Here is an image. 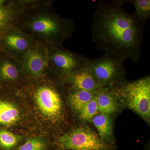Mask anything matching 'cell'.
I'll list each match as a JSON object with an SVG mask.
<instances>
[{
    "label": "cell",
    "instance_id": "cell-1",
    "mask_svg": "<svg viewBox=\"0 0 150 150\" xmlns=\"http://www.w3.org/2000/svg\"><path fill=\"white\" fill-rule=\"evenodd\" d=\"M126 1H100L93 14V42L98 48L139 62L143 54L144 25L123 8Z\"/></svg>",
    "mask_w": 150,
    "mask_h": 150
},
{
    "label": "cell",
    "instance_id": "cell-2",
    "mask_svg": "<svg viewBox=\"0 0 150 150\" xmlns=\"http://www.w3.org/2000/svg\"><path fill=\"white\" fill-rule=\"evenodd\" d=\"M26 27L33 34L55 45L62 44L72 35L75 28L72 20L44 13L32 17L27 21Z\"/></svg>",
    "mask_w": 150,
    "mask_h": 150
},
{
    "label": "cell",
    "instance_id": "cell-3",
    "mask_svg": "<svg viewBox=\"0 0 150 150\" xmlns=\"http://www.w3.org/2000/svg\"><path fill=\"white\" fill-rule=\"evenodd\" d=\"M116 95L126 102L127 106L144 118L150 116V78H142L125 82L114 88Z\"/></svg>",
    "mask_w": 150,
    "mask_h": 150
},
{
    "label": "cell",
    "instance_id": "cell-4",
    "mask_svg": "<svg viewBox=\"0 0 150 150\" xmlns=\"http://www.w3.org/2000/svg\"><path fill=\"white\" fill-rule=\"evenodd\" d=\"M125 59L109 53L95 59L89 60L88 69L103 87L122 77L125 71Z\"/></svg>",
    "mask_w": 150,
    "mask_h": 150
},
{
    "label": "cell",
    "instance_id": "cell-5",
    "mask_svg": "<svg viewBox=\"0 0 150 150\" xmlns=\"http://www.w3.org/2000/svg\"><path fill=\"white\" fill-rule=\"evenodd\" d=\"M60 146L70 150H107L108 145L90 129L78 128L65 134L59 140Z\"/></svg>",
    "mask_w": 150,
    "mask_h": 150
},
{
    "label": "cell",
    "instance_id": "cell-6",
    "mask_svg": "<svg viewBox=\"0 0 150 150\" xmlns=\"http://www.w3.org/2000/svg\"><path fill=\"white\" fill-rule=\"evenodd\" d=\"M48 59L56 71L64 75L71 74L86 67L89 58L57 46L48 54Z\"/></svg>",
    "mask_w": 150,
    "mask_h": 150
},
{
    "label": "cell",
    "instance_id": "cell-7",
    "mask_svg": "<svg viewBox=\"0 0 150 150\" xmlns=\"http://www.w3.org/2000/svg\"><path fill=\"white\" fill-rule=\"evenodd\" d=\"M35 103L43 115L50 119H56L61 115L62 100L58 92L50 87L38 88L35 95Z\"/></svg>",
    "mask_w": 150,
    "mask_h": 150
},
{
    "label": "cell",
    "instance_id": "cell-8",
    "mask_svg": "<svg viewBox=\"0 0 150 150\" xmlns=\"http://www.w3.org/2000/svg\"><path fill=\"white\" fill-rule=\"evenodd\" d=\"M1 45L11 56L21 57L22 59L33 43L27 34L19 30L12 29L3 34L1 37Z\"/></svg>",
    "mask_w": 150,
    "mask_h": 150
},
{
    "label": "cell",
    "instance_id": "cell-9",
    "mask_svg": "<svg viewBox=\"0 0 150 150\" xmlns=\"http://www.w3.org/2000/svg\"><path fill=\"white\" fill-rule=\"evenodd\" d=\"M22 60V66L26 73L32 77L38 78L47 66L48 52L41 43L33 44Z\"/></svg>",
    "mask_w": 150,
    "mask_h": 150
},
{
    "label": "cell",
    "instance_id": "cell-10",
    "mask_svg": "<svg viewBox=\"0 0 150 150\" xmlns=\"http://www.w3.org/2000/svg\"><path fill=\"white\" fill-rule=\"evenodd\" d=\"M69 79L75 88L95 91L100 88L98 81L87 67L77 70L69 75Z\"/></svg>",
    "mask_w": 150,
    "mask_h": 150
},
{
    "label": "cell",
    "instance_id": "cell-11",
    "mask_svg": "<svg viewBox=\"0 0 150 150\" xmlns=\"http://www.w3.org/2000/svg\"><path fill=\"white\" fill-rule=\"evenodd\" d=\"M11 57L0 54V83L13 82L19 75L18 64Z\"/></svg>",
    "mask_w": 150,
    "mask_h": 150
},
{
    "label": "cell",
    "instance_id": "cell-12",
    "mask_svg": "<svg viewBox=\"0 0 150 150\" xmlns=\"http://www.w3.org/2000/svg\"><path fill=\"white\" fill-rule=\"evenodd\" d=\"M110 91L109 88H100L96 91V97L98 106L99 112L109 115L114 112L118 109L117 103L115 99L114 88Z\"/></svg>",
    "mask_w": 150,
    "mask_h": 150
},
{
    "label": "cell",
    "instance_id": "cell-13",
    "mask_svg": "<svg viewBox=\"0 0 150 150\" xmlns=\"http://www.w3.org/2000/svg\"><path fill=\"white\" fill-rule=\"evenodd\" d=\"M75 88V90L70 94L69 100L72 107L79 112L95 96L97 91H87Z\"/></svg>",
    "mask_w": 150,
    "mask_h": 150
},
{
    "label": "cell",
    "instance_id": "cell-14",
    "mask_svg": "<svg viewBox=\"0 0 150 150\" xmlns=\"http://www.w3.org/2000/svg\"><path fill=\"white\" fill-rule=\"evenodd\" d=\"M92 122L100 138L108 139L112 135V121L109 115L100 113L92 118Z\"/></svg>",
    "mask_w": 150,
    "mask_h": 150
},
{
    "label": "cell",
    "instance_id": "cell-15",
    "mask_svg": "<svg viewBox=\"0 0 150 150\" xmlns=\"http://www.w3.org/2000/svg\"><path fill=\"white\" fill-rule=\"evenodd\" d=\"M129 2L135 9L133 15L141 23L145 25L150 18V0H132Z\"/></svg>",
    "mask_w": 150,
    "mask_h": 150
},
{
    "label": "cell",
    "instance_id": "cell-16",
    "mask_svg": "<svg viewBox=\"0 0 150 150\" xmlns=\"http://www.w3.org/2000/svg\"><path fill=\"white\" fill-rule=\"evenodd\" d=\"M21 137L6 128L0 127V150H11L20 141Z\"/></svg>",
    "mask_w": 150,
    "mask_h": 150
},
{
    "label": "cell",
    "instance_id": "cell-17",
    "mask_svg": "<svg viewBox=\"0 0 150 150\" xmlns=\"http://www.w3.org/2000/svg\"><path fill=\"white\" fill-rule=\"evenodd\" d=\"M99 112L98 105L96 97H94L79 112V116L84 120H91L98 114Z\"/></svg>",
    "mask_w": 150,
    "mask_h": 150
},
{
    "label": "cell",
    "instance_id": "cell-18",
    "mask_svg": "<svg viewBox=\"0 0 150 150\" xmlns=\"http://www.w3.org/2000/svg\"><path fill=\"white\" fill-rule=\"evenodd\" d=\"M14 15V11L10 6L4 4L0 6V33L8 27Z\"/></svg>",
    "mask_w": 150,
    "mask_h": 150
},
{
    "label": "cell",
    "instance_id": "cell-19",
    "mask_svg": "<svg viewBox=\"0 0 150 150\" xmlns=\"http://www.w3.org/2000/svg\"><path fill=\"white\" fill-rule=\"evenodd\" d=\"M46 147L45 142L37 137L27 140L18 150H45Z\"/></svg>",
    "mask_w": 150,
    "mask_h": 150
},
{
    "label": "cell",
    "instance_id": "cell-20",
    "mask_svg": "<svg viewBox=\"0 0 150 150\" xmlns=\"http://www.w3.org/2000/svg\"><path fill=\"white\" fill-rule=\"evenodd\" d=\"M5 1H4V0H0V6L4 4L6 2Z\"/></svg>",
    "mask_w": 150,
    "mask_h": 150
},
{
    "label": "cell",
    "instance_id": "cell-21",
    "mask_svg": "<svg viewBox=\"0 0 150 150\" xmlns=\"http://www.w3.org/2000/svg\"><path fill=\"white\" fill-rule=\"evenodd\" d=\"M1 37L0 36V48H1Z\"/></svg>",
    "mask_w": 150,
    "mask_h": 150
}]
</instances>
